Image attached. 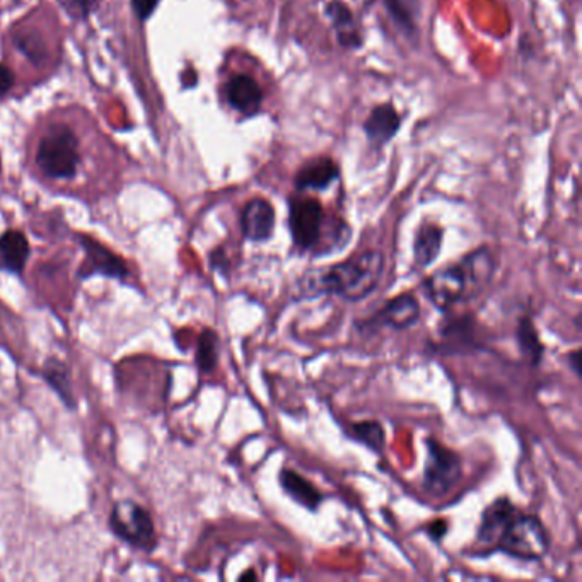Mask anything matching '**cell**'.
<instances>
[{"mask_svg": "<svg viewBox=\"0 0 582 582\" xmlns=\"http://www.w3.org/2000/svg\"><path fill=\"white\" fill-rule=\"evenodd\" d=\"M444 231L436 224H424L414 241V262L417 268L431 267L443 250Z\"/></svg>", "mask_w": 582, "mask_h": 582, "instance_id": "obj_14", "label": "cell"}, {"mask_svg": "<svg viewBox=\"0 0 582 582\" xmlns=\"http://www.w3.org/2000/svg\"><path fill=\"white\" fill-rule=\"evenodd\" d=\"M60 6L72 18L84 19L98 7L99 0H59Z\"/></svg>", "mask_w": 582, "mask_h": 582, "instance_id": "obj_23", "label": "cell"}, {"mask_svg": "<svg viewBox=\"0 0 582 582\" xmlns=\"http://www.w3.org/2000/svg\"><path fill=\"white\" fill-rule=\"evenodd\" d=\"M567 362H569V366H571L574 374H576V376H581V350H572L571 354L567 356Z\"/></svg>", "mask_w": 582, "mask_h": 582, "instance_id": "obj_26", "label": "cell"}, {"mask_svg": "<svg viewBox=\"0 0 582 582\" xmlns=\"http://www.w3.org/2000/svg\"><path fill=\"white\" fill-rule=\"evenodd\" d=\"M30 258L28 239L19 231H7L0 236V265L9 272H21Z\"/></svg>", "mask_w": 582, "mask_h": 582, "instance_id": "obj_16", "label": "cell"}, {"mask_svg": "<svg viewBox=\"0 0 582 582\" xmlns=\"http://www.w3.org/2000/svg\"><path fill=\"white\" fill-rule=\"evenodd\" d=\"M280 487L286 492L292 501L303 506L309 511H318L321 502H323V495L320 490L316 489L315 485L309 482L308 478H304L301 473L284 468L279 475Z\"/></svg>", "mask_w": 582, "mask_h": 582, "instance_id": "obj_12", "label": "cell"}, {"mask_svg": "<svg viewBox=\"0 0 582 582\" xmlns=\"http://www.w3.org/2000/svg\"><path fill=\"white\" fill-rule=\"evenodd\" d=\"M45 378L48 383L53 386V390L57 391L65 403L72 405V388H70L69 373L59 361L48 362L45 367Z\"/></svg>", "mask_w": 582, "mask_h": 582, "instance_id": "obj_22", "label": "cell"}, {"mask_svg": "<svg viewBox=\"0 0 582 582\" xmlns=\"http://www.w3.org/2000/svg\"><path fill=\"white\" fill-rule=\"evenodd\" d=\"M226 93L229 105L243 115H255L262 106V89L253 77H233L227 84Z\"/></svg>", "mask_w": 582, "mask_h": 582, "instance_id": "obj_10", "label": "cell"}, {"mask_svg": "<svg viewBox=\"0 0 582 582\" xmlns=\"http://www.w3.org/2000/svg\"><path fill=\"white\" fill-rule=\"evenodd\" d=\"M431 528L432 530H429V535H431L434 540H441V538L444 536V533L448 531L444 521H437V523L431 524Z\"/></svg>", "mask_w": 582, "mask_h": 582, "instance_id": "obj_27", "label": "cell"}, {"mask_svg": "<svg viewBox=\"0 0 582 582\" xmlns=\"http://www.w3.org/2000/svg\"><path fill=\"white\" fill-rule=\"evenodd\" d=\"M289 231L299 251H315L323 255L325 212L315 198H294L289 207Z\"/></svg>", "mask_w": 582, "mask_h": 582, "instance_id": "obj_6", "label": "cell"}, {"mask_svg": "<svg viewBox=\"0 0 582 582\" xmlns=\"http://www.w3.org/2000/svg\"><path fill=\"white\" fill-rule=\"evenodd\" d=\"M420 304L417 297L412 294H400L386 301L381 308L366 318L357 321L356 328L362 335L376 333L379 330H393V332H403L412 326L417 325L420 320Z\"/></svg>", "mask_w": 582, "mask_h": 582, "instance_id": "obj_7", "label": "cell"}, {"mask_svg": "<svg viewBox=\"0 0 582 582\" xmlns=\"http://www.w3.org/2000/svg\"><path fill=\"white\" fill-rule=\"evenodd\" d=\"M110 524L111 530L130 545L142 550L154 548V524L144 507L130 501L118 502L113 507Z\"/></svg>", "mask_w": 582, "mask_h": 582, "instance_id": "obj_8", "label": "cell"}, {"mask_svg": "<svg viewBox=\"0 0 582 582\" xmlns=\"http://www.w3.org/2000/svg\"><path fill=\"white\" fill-rule=\"evenodd\" d=\"M371 2H373V0H357V4H366V6H369Z\"/></svg>", "mask_w": 582, "mask_h": 582, "instance_id": "obj_28", "label": "cell"}, {"mask_svg": "<svg viewBox=\"0 0 582 582\" xmlns=\"http://www.w3.org/2000/svg\"><path fill=\"white\" fill-rule=\"evenodd\" d=\"M495 274V258L487 246L470 251L460 262L439 268L425 279L422 291L439 311L468 303L487 289Z\"/></svg>", "mask_w": 582, "mask_h": 582, "instance_id": "obj_3", "label": "cell"}, {"mask_svg": "<svg viewBox=\"0 0 582 582\" xmlns=\"http://www.w3.org/2000/svg\"><path fill=\"white\" fill-rule=\"evenodd\" d=\"M38 168L57 180H67L76 175L79 164V144L76 135L64 125H57L43 135L36 152Z\"/></svg>", "mask_w": 582, "mask_h": 582, "instance_id": "obj_4", "label": "cell"}, {"mask_svg": "<svg viewBox=\"0 0 582 582\" xmlns=\"http://www.w3.org/2000/svg\"><path fill=\"white\" fill-rule=\"evenodd\" d=\"M12 84H14V76L11 70L6 65L0 64V98L11 91Z\"/></svg>", "mask_w": 582, "mask_h": 582, "instance_id": "obj_25", "label": "cell"}, {"mask_svg": "<svg viewBox=\"0 0 582 582\" xmlns=\"http://www.w3.org/2000/svg\"><path fill=\"white\" fill-rule=\"evenodd\" d=\"M516 342H518L519 352L526 359L528 364L538 367L542 364L545 356V345L540 340V335L536 332L535 323L530 316H524L518 323L516 330Z\"/></svg>", "mask_w": 582, "mask_h": 582, "instance_id": "obj_18", "label": "cell"}, {"mask_svg": "<svg viewBox=\"0 0 582 582\" xmlns=\"http://www.w3.org/2000/svg\"><path fill=\"white\" fill-rule=\"evenodd\" d=\"M425 458L422 489L434 499H441L460 484L463 477V463L453 449L446 448L434 437L425 439Z\"/></svg>", "mask_w": 582, "mask_h": 582, "instance_id": "obj_5", "label": "cell"}, {"mask_svg": "<svg viewBox=\"0 0 582 582\" xmlns=\"http://www.w3.org/2000/svg\"><path fill=\"white\" fill-rule=\"evenodd\" d=\"M477 542L524 562H538L550 550V536L542 521L521 513L506 497L495 499L482 513Z\"/></svg>", "mask_w": 582, "mask_h": 582, "instance_id": "obj_1", "label": "cell"}, {"mask_svg": "<svg viewBox=\"0 0 582 582\" xmlns=\"http://www.w3.org/2000/svg\"><path fill=\"white\" fill-rule=\"evenodd\" d=\"M275 209L265 198H253L241 214V231L248 241L265 243L274 236Z\"/></svg>", "mask_w": 582, "mask_h": 582, "instance_id": "obj_9", "label": "cell"}, {"mask_svg": "<svg viewBox=\"0 0 582 582\" xmlns=\"http://www.w3.org/2000/svg\"><path fill=\"white\" fill-rule=\"evenodd\" d=\"M390 18L398 28L407 33H415V21L419 16V0H385Z\"/></svg>", "mask_w": 582, "mask_h": 582, "instance_id": "obj_21", "label": "cell"}, {"mask_svg": "<svg viewBox=\"0 0 582 582\" xmlns=\"http://www.w3.org/2000/svg\"><path fill=\"white\" fill-rule=\"evenodd\" d=\"M383 274V253L376 250L364 251L330 267L313 268L304 272L297 279L296 294L299 299L333 294L350 303H357L378 289Z\"/></svg>", "mask_w": 582, "mask_h": 582, "instance_id": "obj_2", "label": "cell"}, {"mask_svg": "<svg viewBox=\"0 0 582 582\" xmlns=\"http://www.w3.org/2000/svg\"><path fill=\"white\" fill-rule=\"evenodd\" d=\"M156 6H158V0H132V7H134L137 18L140 19L149 18Z\"/></svg>", "mask_w": 582, "mask_h": 582, "instance_id": "obj_24", "label": "cell"}, {"mask_svg": "<svg viewBox=\"0 0 582 582\" xmlns=\"http://www.w3.org/2000/svg\"><path fill=\"white\" fill-rule=\"evenodd\" d=\"M400 129V115L391 105L378 106L364 123V132L374 144L383 146L395 137Z\"/></svg>", "mask_w": 582, "mask_h": 582, "instance_id": "obj_13", "label": "cell"}, {"mask_svg": "<svg viewBox=\"0 0 582 582\" xmlns=\"http://www.w3.org/2000/svg\"><path fill=\"white\" fill-rule=\"evenodd\" d=\"M349 436L357 443L364 444L374 453H383V449H385V429L378 420H364V422L350 424Z\"/></svg>", "mask_w": 582, "mask_h": 582, "instance_id": "obj_19", "label": "cell"}, {"mask_svg": "<svg viewBox=\"0 0 582 582\" xmlns=\"http://www.w3.org/2000/svg\"><path fill=\"white\" fill-rule=\"evenodd\" d=\"M338 178L337 164L330 159H316L306 164L296 176L299 190H325Z\"/></svg>", "mask_w": 582, "mask_h": 582, "instance_id": "obj_15", "label": "cell"}, {"mask_svg": "<svg viewBox=\"0 0 582 582\" xmlns=\"http://www.w3.org/2000/svg\"><path fill=\"white\" fill-rule=\"evenodd\" d=\"M326 16L332 21L333 28L337 31V38L340 45L347 48L361 47V35L357 31L356 23L352 18V12L340 0H332L326 6Z\"/></svg>", "mask_w": 582, "mask_h": 582, "instance_id": "obj_17", "label": "cell"}, {"mask_svg": "<svg viewBox=\"0 0 582 582\" xmlns=\"http://www.w3.org/2000/svg\"><path fill=\"white\" fill-rule=\"evenodd\" d=\"M221 356V342L214 330H205L198 340L197 366L202 373H212Z\"/></svg>", "mask_w": 582, "mask_h": 582, "instance_id": "obj_20", "label": "cell"}, {"mask_svg": "<svg viewBox=\"0 0 582 582\" xmlns=\"http://www.w3.org/2000/svg\"><path fill=\"white\" fill-rule=\"evenodd\" d=\"M82 246L88 253V263L84 265V275L99 274L108 275V277H118L122 279L127 275V267L120 258L106 250L105 246L94 243L91 239L82 238Z\"/></svg>", "mask_w": 582, "mask_h": 582, "instance_id": "obj_11", "label": "cell"}]
</instances>
